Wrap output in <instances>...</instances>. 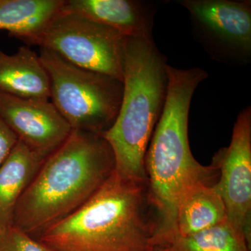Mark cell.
<instances>
[{
    "label": "cell",
    "mask_w": 251,
    "mask_h": 251,
    "mask_svg": "<svg viewBox=\"0 0 251 251\" xmlns=\"http://www.w3.org/2000/svg\"><path fill=\"white\" fill-rule=\"evenodd\" d=\"M50 78L39 55L21 46L9 55L0 50V90L20 97L50 99Z\"/></svg>",
    "instance_id": "7c38bea8"
},
{
    "label": "cell",
    "mask_w": 251,
    "mask_h": 251,
    "mask_svg": "<svg viewBox=\"0 0 251 251\" xmlns=\"http://www.w3.org/2000/svg\"><path fill=\"white\" fill-rule=\"evenodd\" d=\"M161 4L150 0H64L62 9L111 27L125 37L153 40L155 15Z\"/></svg>",
    "instance_id": "30bf717a"
},
{
    "label": "cell",
    "mask_w": 251,
    "mask_h": 251,
    "mask_svg": "<svg viewBox=\"0 0 251 251\" xmlns=\"http://www.w3.org/2000/svg\"><path fill=\"white\" fill-rule=\"evenodd\" d=\"M167 58L154 40L126 37L124 92L116 120L101 133L115 157V171L125 179L148 181L145 158L168 92Z\"/></svg>",
    "instance_id": "277c9868"
},
{
    "label": "cell",
    "mask_w": 251,
    "mask_h": 251,
    "mask_svg": "<svg viewBox=\"0 0 251 251\" xmlns=\"http://www.w3.org/2000/svg\"><path fill=\"white\" fill-rule=\"evenodd\" d=\"M0 116L18 140L45 158L73 130L49 99L16 97L0 90Z\"/></svg>",
    "instance_id": "9c48e42d"
},
{
    "label": "cell",
    "mask_w": 251,
    "mask_h": 251,
    "mask_svg": "<svg viewBox=\"0 0 251 251\" xmlns=\"http://www.w3.org/2000/svg\"><path fill=\"white\" fill-rule=\"evenodd\" d=\"M226 220V206L215 184L201 183L193 187L180 202L174 234L182 237L193 235Z\"/></svg>",
    "instance_id": "4fadbf2b"
},
{
    "label": "cell",
    "mask_w": 251,
    "mask_h": 251,
    "mask_svg": "<svg viewBox=\"0 0 251 251\" xmlns=\"http://www.w3.org/2000/svg\"><path fill=\"white\" fill-rule=\"evenodd\" d=\"M168 92L145 158L149 196L158 218L157 241L175 232L176 211L184 196L196 185L211 183L219 175L214 164L204 166L193 157L188 135L193 94L209 75L201 68L167 66Z\"/></svg>",
    "instance_id": "6da1fadb"
},
{
    "label": "cell",
    "mask_w": 251,
    "mask_h": 251,
    "mask_svg": "<svg viewBox=\"0 0 251 251\" xmlns=\"http://www.w3.org/2000/svg\"><path fill=\"white\" fill-rule=\"evenodd\" d=\"M149 251H175L171 248L163 244H158L153 246L152 248Z\"/></svg>",
    "instance_id": "ac0fdd59"
},
{
    "label": "cell",
    "mask_w": 251,
    "mask_h": 251,
    "mask_svg": "<svg viewBox=\"0 0 251 251\" xmlns=\"http://www.w3.org/2000/svg\"><path fill=\"white\" fill-rule=\"evenodd\" d=\"M0 251H52L22 229L10 226L0 229Z\"/></svg>",
    "instance_id": "2e32d148"
},
{
    "label": "cell",
    "mask_w": 251,
    "mask_h": 251,
    "mask_svg": "<svg viewBox=\"0 0 251 251\" xmlns=\"http://www.w3.org/2000/svg\"><path fill=\"white\" fill-rule=\"evenodd\" d=\"M18 138L0 116V166L16 146Z\"/></svg>",
    "instance_id": "e0dca14e"
},
{
    "label": "cell",
    "mask_w": 251,
    "mask_h": 251,
    "mask_svg": "<svg viewBox=\"0 0 251 251\" xmlns=\"http://www.w3.org/2000/svg\"><path fill=\"white\" fill-rule=\"evenodd\" d=\"M213 164L219 180L216 187L224 201L227 221L251 246V108L238 115L227 148L216 153Z\"/></svg>",
    "instance_id": "ba28073f"
},
{
    "label": "cell",
    "mask_w": 251,
    "mask_h": 251,
    "mask_svg": "<svg viewBox=\"0 0 251 251\" xmlns=\"http://www.w3.org/2000/svg\"><path fill=\"white\" fill-rule=\"evenodd\" d=\"M125 39L111 27L62 7L37 30L20 39L53 51L77 67L123 82Z\"/></svg>",
    "instance_id": "8992f818"
},
{
    "label": "cell",
    "mask_w": 251,
    "mask_h": 251,
    "mask_svg": "<svg viewBox=\"0 0 251 251\" xmlns=\"http://www.w3.org/2000/svg\"><path fill=\"white\" fill-rule=\"evenodd\" d=\"M158 229L148 181L114 171L83 205L35 239L52 251H149Z\"/></svg>",
    "instance_id": "7a4b0ae2"
},
{
    "label": "cell",
    "mask_w": 251,
    "mask_h": 251,
    "mask_svg": "<svg viewBox=\"0 0 251 251\" xmlns=\"http://www.w3.org/2000/svg\"><path fill=\"white\" fill-rule=\"evenodd\" d=\"M101 135L73 130L43 164L18 202L13 225L34 238L77 210L115 171Z\"/></svg>",
    "instance_id": "3957f363"
},
{
    "label": "cell",
    "mask_w": 251,
    "mask_h": 251,
    "mask_svg": "<svg viewBox=\"0 0 251 251\" xmlns=\"http://www.w3.org/2000/svg\"><path fill=\"white\" fill-rule=\"evenodd\" d=\"M189 13L191 32L216 62L245 67L251 62V0H179Z\"/></svg>",
    "instance_id": "52a82bcc"
},
{
    "label": "cell",
    "mask_w": 251,
    "mask_h": 251,
    "mask_svg": "<svg viewBox=\"0 0 251 251\" xmlns=\"http://www.w3.org/2000/svg\"><path fill=\"white\" fill-rule=\"evenodd\" d=\"M39 57L49 74L51 102L72 129L108 130L120 111L123 82L74 65L50 50L41 49Z\"/></svg>",
    "instance_id": "5b68a950"
},
{
    "label": "cell",
    "mask_w": 251,
    "mask_h": 251,
    "mask_svg": "<svg viewBox=\"0 0 251 251\" xmlns=\"http://www.w3.org/2000/svg\"><path fill=\"white\" fill-rule=\"evenodd\" d=\"M64 0H0V30L21 39L49 21Z\"/></svg>",
    "instance_id": "5bb4252c"
},
{
    "label": "cell",
    "mask_w": 251,
    "mask_h": 251,
    "mask_svg": "<svg viewBox=\"0 0 251 251\" xmlns=\"http://www.w3.org/2000/svg\"><path fill=\"white\" fill-rule=\"evenodd\" d=\"M46 158L18 140L0 166V229L12 226L18 202Z\"/></svg>",
    "instance_id": "8fae6325"
},
{
    "label": "cell",
    "mask_w": 251,
    "mask_h": 251,
    "mask_svg": "<svg viewBox=\"0 0 251 251\" xmlns=\"http://www.w3.org/2000/svg\"><path fill=\"white\" fill-rule=\"evenodd\" d=\"M158 244L175 251H251L244 234L227 220L188 237L172 234Z\"/></svg>",
    "instance_id": "9a60e30c"
}]
</instances>
